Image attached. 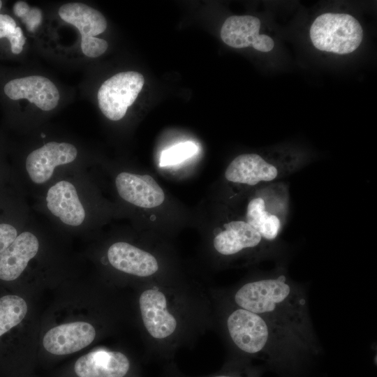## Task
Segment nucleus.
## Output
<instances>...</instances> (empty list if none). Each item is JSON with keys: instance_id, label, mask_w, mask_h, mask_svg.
<instances>
[{"instance_id": "f257e3e1", "label": "nucleus", "mask_w": 377, "mask_h": 377, "mask_svg": "<svg viewBox=\"0 0 377 377\" xmlns=\"http://www.w3.org/2000/svg\"><path fill=\"white\" fill-rule=\"evenodd\" d=\"M233 300L238 307L259 314L304 342L319 346L306 292L285 274L276 273L244 283L235 292Z\"/></svg>"}, {"instance_id": "f03ea898", "label": "nucleus", "mask_w": 377, "mask_h": 377, "mask_svg": "<svg viewBox=\"0 0 377 377\" xmlns=\"http://www.w3.org/2000/svg\"><path fill=\"white\" fill-rule=\"evenodd\" d=\"M226 327L237 348L267 360L301 351H318V347L304 342L260 315L239 307L229 313Z\"/></svg>"}, {"instance_id": "7ed1b4c3", "label": "nucleus", "mask_w": 377, "mask_h": 377, "mask_svg": "<svg viewBox=\"0 0 377 377\" xmlns=\"http://www.w3.org/2000/svg\"><path fill=\"white\" fill-rule=\"evenodd\" d=\"M255 193L246 204L244 220L265 240L274 244L287 221L288 188L283 182L279 181L259 186Z\"/></svg>"}, {"instance_id": "20e7f679", "label": "nucleus", "mask_w": 377, "mask_h": 377, "mask_svg": "<svg viewBox=\"0 0 377 377\" xmlns=\"http://www.w3.org/2000/svg\"><path fill=\"white\" fill-rule=\"evenodd\" d=\"M298 163L290 157H265L256 153L236 156L226 168L225 179L244 187H257L279 182L296 172Z\"/></svg>"}, {"instance_id": "39448f33", "label": "nucleus", "mask_w": 377, "mask_h": 377, "mask_svg": "<svg viewBox=\"0 0 377 377\" xmlns=\"http://www.w3.org/2000/svg\"><path fill=\"white\" fill-rule=\"evenodd\" d=\"M309 34L316 48L338 54L355 51L363 38L360 22L345 13H326L319 15L311 26Z\"/></svg>"}, {"instance_id": "423d86ee", "label": "nucleus", "mask_w": 377, "mask_h": 377, "mask_svg": "<svg viewBox=\"0 0 377 377\" xmlns=\"http://www.w3.org/2000/svg\"><path fill=\"white\" fill-rule=\"evenodd\" d=\"M144 83L143 75L136 71L121 72L105 80L97 95L102 113L112 121L121 119L135 102Z\"/></svg>"}, {"instance_id": "0eeeda50", "label": "nucleus", "mask_w": 377, "mask_h": 377, "mask_svg": "<svg viewBox=\"0 0 377 377\" xmlns=\"http://www.w3.org/2000/svg\"><path fill=\"white\" fill-rule=\"evenodd\" d=\"M59 17L75 27L81 34V49L89 57H98L108 49L106 40L96 38L107 28V21L98 10L82 3H68L59 9Z\"/></svg>"}, {"instance_id": "6e6552de", "label": "nucleus", "mask_w": 377, "mask_h": 377, "mask_svg": "<svg viewBox=\"0 0 377 377\" xmlns=\"http://www.w3.org/2000/svg\"><path fill=\"white\" fill-rule=\"evenodd\" d=\"M214 238L215 250L224 256H233L246 250H260L269 253L274 244L265 240L260 234L244 219L232 220Z\"/></svg>"}, {"instance_id": "1a4fd4ad", "label": "nucleus", "mask_w": 377, "mask_h": 377, "mask_svg": "<svg viewBox=\"0 0 377 377\" xmlns=\"http://www.w3.org/2000/svg\"><path fill=\"white\" fill-rule=\"evenodd\" d=\"M77 156V150L73 145L50 142L27 156L25 168L31 180L40 184L52 177L56 167L74 161Z\"/></svg>"}, {"instance_id": "9d476101", "label": "nucleus", "mask_w": 377, "mask_h": 377, "mask_svg": "<svg viewBox=\"0 0 377 377\" xmlns=\"http://www.w3.org/2000/svg\"><path fill=\"white\" fill-rule=\"evenodd\" d=\"M96 332L88 322L74 321L56 325L43 338L44 348L55 355H66L77 352L91 344Z\"/></svg>"}, {"instance_id": "9b49d317", "label": "nucleus", "mask_w": 377, "mask_h": 377, "mask_svg": "<svg viewBox=\"0 0 377 377\" xmlns=\"http://www.w3.org/2000/svg\"><path fill=\"white\" fill-rule=\"evenodd\" d=\"M260 20L251 15H232L226 20L221 29V38L235 48L252 46L260 52H269L274 46L272 38L260 34Z\"/></svg>"}, {"instance_id": "f8f14e48", "label": "nucleus", "mask_w": 377, "mask_h": 377, "mask_svg": "<svg viewBox=\"0 0 377 377\" xmlns=\"http://www.w3.org/2000/svg\"><path fill=\"white\" fill-rule=\"evenodd\" d=\"M3 91L9 98L27 99L44 111L55 108L60 97L54 84L41 75L12 80L5 84Z\"/></svg>"}, {"instance_id": "ddd939ff", "label": "nucleus", "mask_w": 377, "mask_h": 377, "mask_svg": "<svg viewBox=\"0 0 377 377\" xmlns=\"http://www.w3.org/2000/svg\"><path fill=\"white\" fill-rule=\"evenodd\" d=\"M119 196L125 201L142 208H154L165 200L161 187L148 175L121 172L115 178Z\"/></svg>"}, {"instance_id": "4468645a", "label": "nucleus", "mask_w": 377, "mask_h": 377, "mask_svg": "<svg viewBox=\"0 0 377 377\" xmlns=\"http://www.w3.org/2000/svg\"><path fill=\"white\" fill-rule=\"evenodd\" d=\"M139 306L144 325L152 337L163 339L174 333L177 320L168 311L166 298L162 292L155 289L143 291Z\"/></svg>"}, {"instance_id": "2eb2a0df", "label": "nucleus", "mask_w": 377, "mask_h": 377, "mask_svg": "<svg viewBox=\"0 0 377 377\" xmlns=\"http://www.w3.org/2000/svg\"><path fill=\"white\" fill-rule=\"evenodd\" d=\"M129 368V360L124 354L106 350L91 351L74 364L78 377H124Z\"/></svg>"}, {"instance_id": "dca6fc26", "label": "nucleus", "mask_w": 377, "mask_h": 377, "mask_svg": "<svg viewBox=\"0 0 377 377\" xmlns=\"http://www.w3.org/2000/svg\"><path fill=\"white\" fill-rule=\"evenodd\" d=\"M46 203L49 211L67 226H79L85 219V209L75 186L68 181L52 185L47 192Z\"/></svg>"}, {"instance_id": "f3484780", "label": "nucleus", "mask_w": 377, "mask_h": 377, "mask_svg": "<svg viewBox=\"0 0 377 377\" xmlns=\"http://www.w3.org/2000/svg\"><path fill=\"white\" fill-rule=\"evenodd\" d=\"M38 249L39 241L33 232L24 231L18 235L0 253V279L11 281L17 279Z\"/></svg>"}, {"instance_id": "a211bd4d", "label": "nucleus", "mask_w": 377, "mask_h": 377, "mask_svg": "<svg viewBox=\"0 0 377 377\" xmlns=\"http://www.w3.org/2000/svg\"><path fill=\"white\" fill-rule=\"evenodd\" d=\"M107 255L114 268L128 274L146 277L158 269L157 260L153 255L127 242L112 244Z\"/></svg>"}, {"instance_id": "6ab92c4d", "label": "nucleus", "mask_w": 377, "mask_h": 377, "mask_svg": "<svg viewBox=\"0 0 377 377\" xmlns=\"http://www.w3.org/2000/svg\"><path fill=\"white\" fill-rule=\"evenodd\" d=\"M28 311L26 301L16 295L0 297V337L18 325Z\"/></svg>"}, {"instance_id": "aec40b11", "label": "nucleus", "mask_w": 377, "mask_h": 377, "mask_svg": "<svg viewBox=\"0 0 377 377\" xmlns=\"http://www.w3.org/2000/svg\"><path fill=\"white\" fill-rule=\"evenodd\" d=\"M4 37L9 40L13 54L21 53L26 41L22 29L17 26L15 20L10 15L0 14V38Z\"/></svg>"}, {"instance_id": "412c9836", "label": "nucleus", "mask_w": 377, "mask_h": 377, "mask_svg": "<svg viewBox=\"0 0 377 377\" xmlns=\"http://www.w3.org/2000/svg\"><path fill=\"white\" fill-rule=\"evenodd\" d=\"M195 143L186 141L177 144L162 151L160 157V166H171L179 164L191 158L198 151Z\"/></svg>"}, {"instance_id": "4be33fe9", "label": "nucleus", "mask_w": 377, "mask_h": 377, "mask_svg": "<svg viewBox=\"0 0 377 377\" xmlns=\"http://www.w3.org/2000/svg\"><path fill=\"white\" fill-rule=\"evenodd\" d=\"M13 10L14 14L21 19L27 29L30 32H34L42 22V11L38 8L29 7L25 1L15 2Z\"/></svg>"}, {"instance_id": "5701e85b", "label": "nucleus", "mask_w": 377, "mask_h": 377, "mask_svg": "<svg viewBox=\"0 0 377 377\" xmlns=\"http://www.w3.org/2000/svg\"><path fill=\"white\" fill-rule=\"evenodd\" d=\"M17 235V230L14 226L0 223V253L15 239Z\"/></svg>"}, {"instance_id": "b1692460", "label": "nucleus", "mask_w": 377, "mask_h": 377, "mask_svg": "<svg viewBox=\"0 0 377 377\" xmlns=\"http://www.w3.org/2000/svg\"><path fill=\"white\" fill-rule=\"evenodd\" d=\"M214 377H234V376H226V375H220V376H214Z\"/></svg>"}, {"instance_id": "393cba45", "label": "nucleus", "mask_w": 377, "mask_h": 377, "mask_svg": "<svg viewBox=\"0 0 377 377\" xmlns=\"http://www.w3.org/2000/svg\"><path fill=\"white\" fill-rule=\"evenodd\" d=\"M1 6H2V1H0V9H1Z\"/></svg>"}]
</instances>
